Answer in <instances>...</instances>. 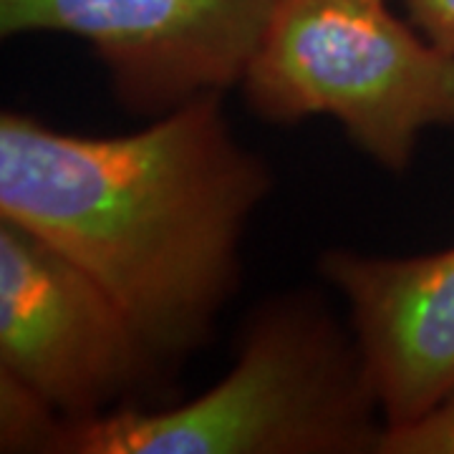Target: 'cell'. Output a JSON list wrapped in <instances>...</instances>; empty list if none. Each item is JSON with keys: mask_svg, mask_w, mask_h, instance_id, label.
<instances>
[{"mask_svg": "<svg viewBox=\"0 0 454 454\" xmlns=\"http://www.w3.org/2000/svg\"><path fill=\"white\" fill-rule=\"evenodd\" d=\"M207 94L116 137L0 114V217L74 260L169 369L207 346L238 293L268 162Z\"/></svg>", "mask_w": 454, "mask_h": 454, "instance_id": "1", "label": "cell"}, {"mask_svg": "<svg viewBox=\"0 0 454 454\" xmlns=\"http://www.w3.org/2000/svg\"><path fill=\"white\" fill-rule=\"evenodd\" d=\"M384 429L351 328L295 291L250 313L210 389L64 422L53 454H379Z\"/></svg>", "mask_w": 454, "mask_h": 454, "instance_id": "2", "label": "cell"}, {"mask_svg": "<svg viewBox=\"0 0 454 454\" xmlns=\"http://www.w3.org/2000/svg\"><path fill=\"white\" fill-rule=\"evenodd\" d=\"M394 0H278L243 76L265 124L331 116L373 164L411 167L424 131L454 127V53Z\"/></svg>", "mask_w": 454, "mask_h": 454, "instance_id": "3", "label": "cell"}, {"mask_svg": "<svg viewBox=\"0 0 454 454\" xmlns=\"http://www.w3.org/2000/svg\"><path fill=\"white\" fill-rule=\"evenodd\" d=\"M0 372L79 422L162 404L175 369L83 268L0 217Z\"/></svg>", "mask_w": 454, "mask_h": 454, "instance_id": "4", "label": "cell"}, {"mask_svg": "<svg viewBox=\"0 0 454 454\" xmlns=\"http://www.w3.org/2000/svg\"><path fill=\"white\" fill-rule=\"evenodd\" d=\"M278 0H0V35L83 41L121 109L157 119L243 83Z\"/></svg>", "mask_w": 454, "mask_h": 454, "instance_id": "5", "label": "cell"}, {"mask_svg": "<svg viewBox=\"0 0 454 454\" xmlns=\"http://www.w3.org/2000/svg\"><path fill=\"white\" fill-rule=\"evenodd\" d=\"M318 270L346 303L387 429L452 396L454 247L411 258L331 247Z\"/></svg>", "mask_w": 454, "mask_h": 454, "instance_id": "6", "label": "cell"}, {"mask_svg": "<svg viewBox=\"0 0 454 454\" xmlns=\"http://www.w3.org/2000/svg\"><path fill=\"white\" fill-rule=\"evenodd\" d=\"M61 424V414L38 394L0 372V452L53 454Z\"/></svg>", "mask_w": 454, "mask_h": 454, "instance_id": "7", "label": "cell"}, {"mask_svg": "<svg viewBox=\"0 0 454 454\" xmlns=\"http://www.w3.org/2000/svg\"><path fill=\"white\" fill-rule=\"evenodd\" d=\"M379 454H454V394L422 419L384 429Z\"/></svg>", "mask_w": 454, "mask_h": 454, "instance_id": "8", "label": "cell"}, {"mask_svg": "<svg viewBox=\"0 0 454 454\" xmlns=\"http://www.w3.org/2000/svg\"><path fill=\"white\" fill-rule=\"evenodd\" d=\"M419 31L447 53H454V0H394Z\"/></svg>", "mask_w": 454, "mask_h": 454, "instance_id": "9", "label": "cell"}]
</instances>
